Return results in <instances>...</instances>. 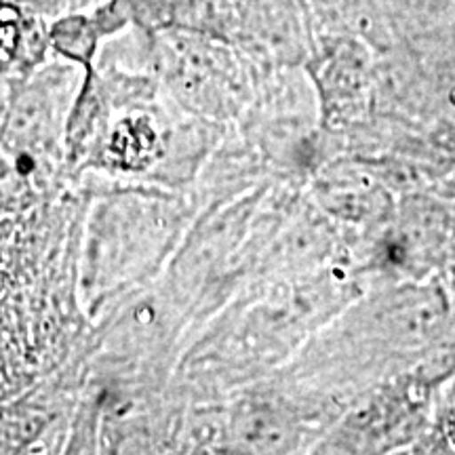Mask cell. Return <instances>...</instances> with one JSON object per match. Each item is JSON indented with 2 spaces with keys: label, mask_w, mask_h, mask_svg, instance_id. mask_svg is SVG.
<instances>
[{
  "label": "cell",
  "mask_w": 455,
  "mask_h": 455,
  "mask_svg": "<svg viewBox=\"0 0 455 455\" xmlns=\"http://www.w3.org/2000/svg\"><path fill=\"white\" fill-rule=\"evenodd\" d=\"M15 3L43 13H76L78 9L98 7L104 0H15Z\"/></svg>",
  "instance_id": "6da1fadb"
},
{
  "label": "cell",
  "mask_w": 455,
  "mask_h": 455,
  "mask_svg": "<svg viewBox=\"0 0 455 455\" xmlns=\"http://www.w3.org/2000/svg\"><path fill=\"white\" fill-rule=\"evenodd\" d=\"M315 3L323 11H325V13H333V15L346 17L352 9L356 7L358 0H315Z\"/></svg>",
  "instance_id": "7a4b0ae2"
}]
</instances>
